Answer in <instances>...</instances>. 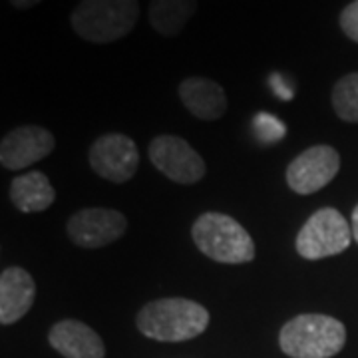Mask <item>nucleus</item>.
I'll return each instance as SVG.
<instances>
[{"label": "nucleus", "mask_w": 358, "mask_h": 358, "mask_svg": "<svg viewBox=\"0 0 358 358\" xmlns=\"http://www.w3.org/2000/svg\"><path fill=\"white\" fill-rule=\"evenodd\" d=\"M136 324L148 338L181 343L205 333L209 327V310L189 299H157L140 308Z\"/></svg>", "instance_id": "nucleus-1"}, {"label": "nucleus", "mask_w": 358, "mask_h": 358, "mask_svg": "<svg viewBox=\"0 0 358 358\" xmlns=\"http://www.w3.org/2000/svg\"><path fill=\"white\" fill-rule=\"evenodd\" d=\"M140 18L138 0H80L70 14L78 36L92 44H110L126 38Z\"/></svg>", "instance_id": "nucleus-2"}, {"label": "nucleus", "mask_w": 358, "mask_h": 358, "mask_svg": "<svg viewBox=\"0 0 358 358\" xmlns=\"http://www.w3.org/2000/svg\"><path fill=\"white\" fill-rule=\"evenodd\" d=\"M195 247L211 261L225 265H243L255 259V243L243 225L225 213L207 211L192 227Z\"/></svg>", "instance_id": "nucleus-3"}, {"label": "nucleus", "mask_w": 358, "mask_h": 358, "mask_svg": "<svg viewBox=\"0 0 358 358\" xmlns=\"http://www.w3.org/2000/svg\"><path fill=\"white\" fill-rule=\"evenodd\" d=\"M346 343V329L329 315H299L285 322L279 334L281 350L291 358H333Z\"/></svg>", "instance_id": "nucleus-4"}, {"label": "nucleus", "mask_w": 358, "mask_h": 358, "mask_svg": "<svg viewBox=\"0 0 358 358\" xmlns=\"http://www.w3.org/2000/svg\"><path fill=\"white\" fill-rule=\"evenodd\" d=\"M350 241L352 229L343 213L334 207H322L305 221L294 239V247L303 259L319 261L346 251Z\"/></svg>", "instance_id": "nucleus-5"}, {"label": "nucleus", "mask_w": 358, "mask_h": 358, "mask_svg": "<svg viewBox=\"0 0 358 358\" xmlns=\"http://www.w3.org/2000/svg\"><path fill=\"white\" fill-rule=\"evenodd\" d=\"M128 229L124 213L110 207H86L76 211L66 223L70 241L82 249H100L115 243Z\"/></svg>", "instance_id": "nucleus-6"}, {"label": "nucleus", "mask_w": 358, "mask_h": 358, "mask_svg": "<svg viewBox=\"0 0 358 358\" xmlns=\"http://www.w3.org/2000/svg\"><path fill=\"white\" fill-rule=\"evenodd\" d=\"M150 159L159 173L179 185H193L205 176V162L189 145V141L178 136H157L148 148Z\"/></svg>", "instance_id": "nucleus-7"}, {"label": "nucleus", "mask_w": 358, "mask_h": 358, "mask_svg": "<svg viewBox=\"0 0 358 358\" xmlns=\"http://www.w3.org/2000/svg\"><path fill=\"white\" fill-rule=\"evenodd\" d=\"M88 162L96 176L112 183H126L140 167V152L128 136L103 134L92 143Z\"/></svg>", "instance_id": "nucleus-8"}, {"label": "nucleus", "mask_w": 358, "mask_h": 358, "mask_svg": "<svg viewBox=\"0 0 358 358\" xmlns=\"http://www.w3.org/2000/svg\"><path fill=\"white\" fill-rule=\"evenodd\" d=\"M341 169V155L333 145H313L287 167V185L299 195H310L327 187Z\"/></svg>", "instance_id": "nucleus-9"}, {"label": "nucleus", "mask_w": 358, "mask_h": 358, "mask_svg": "<svg viewBox=\"0 0 358 358\" xmlns=\"http://www.w3.org/2000/svg\"><path fill=\"white\" fill-rule=\"evenodd\" d=\"M56 148L50 129L40 126H20L8 131L0 141V164L4 169L18 171L30 167Z\"/></svg>", "instance_id": "nucleus-10"}, {"label": "nucleus", "mask_w": 358, "mask_h": 358, "mask_svg": "<svg viewBox=\"0 0 358 358\" xmlns=\"http://www.w3.org/2000/svg\"><path fill=\"white\" fill-rule=\"evenodd\" d=\"M178 94L185 110L201 120V122H215L227 112V94L215 80L203 76H189L181 80Z\"/></svg>", "instance_id": "nucleus-11"}, {"label": "nucleus", "mask_w": 358, "mask_h": 358, "mask_svg": "<svg viewBox=\"0 0 358 358\" xmlns=\"http://www.w3.org/2000/svg\"><path fill=\"white\" fill-rule=\"evenodd\" d=\"M52 348L64 358H103L106 346L100 334L82 320L66 319L56 322L48 334Z\"/></svg>", "instance_id": "nucleus-12"}, {"label": "nucleus", "mask_w": 358, "mask_h": 358, "mask_svg": "<svg viewBox=\"0 0 358 358\" xmlns=\"http://www.w3.org/2000/svg\"><path fill=\"white\" fill-rule=\"evenodd\" d=\"M36 282L22 267H8L0 275V322L14 324L32 308Z\"/></svg>", "instance_id": "nucleus-13"}, {"label": "nucleus", "mask_w": 358, "mask_h": 358, "mask_svg": "<svg viewBox=\"0 0 358 358\" xmlns=\"http://www.w3.org/2000/svg\"><path fill=\"white\" fill-rule=\"evenodd\" d=\"M10 201L22 213H40L56 201V189L52 187L46 173L28 171L24 176L13 179Z\"/></svg>", "instance_id": "nucleus-14"}, {"label": "nucleus", "mask_w": 358, "mask_h": 358, "mask_svg": "<svg viewBox=\"0 0 358 358\" xmlns=\"http://www.w3.org/2000/svg\"><path fill=\"white\" fill-rule=\"evenodd\" d=\"M197 0H152L150 24L164 38H173L197 13Z\"/></svg>", "instance_id": "nucleus-15"}, {"label": "nucleus", "mask_w": 358, "mask_h": 358, "mask_svg": "<svg viewBox=\"0 0 358 358\" xmlns=\"http://www.w3.org/2000/svg\"><path fill=\"white\" fill-rule=\"evenodd\" d=\"M331 102L343 122L358 124V72L346 74L334 84Z\"/></svg>", "instance_id": "nucleus-16"}, {"label": "nucleus", "mask_w": 358, "mask_h": 358, "mask_svg": "<svg viewBox=\"0 0 358 358\" xmlns=\"http://www.w3.org/2000/svg\"><path fill=\"white\" fill-rule=\"evenodd\" d=\"M253 128H255L259 140L265 141V143H273V141H279L285 138V124L281 120H277L275 115L265 114V112L255 115Z\"/></svg>", "instance_id": "nucleus-17"}, {"label": "nucleus", "mask_w": 358, "mask_h": 358, "mask_svg": "<svg viewBox=\"0 0 358 358\" xmlns=\"http://www.w3.org/2000/svg\"><path fill=\"white\" fill-rule=\"evenodd\" d=\"M338 24L348 38L358 44V0H352L338 16Z\"/></svg>", "instance_id": "nucleus-18"}, {"label": "nucleus", "mask_w": 358, "mask_h": 358, "mask_svg": "<svg viewBox=\"0 0 358 358\" xmlns=\"http://www.w3.org/2000/svg\"><path fill=\"white\" fill-rule=\"evenodd\" d=\"M271 86L275 90L277 96H281L282 100H291L293 96V88L291 86H285V80L281 76H273L271 78Z\"/></svg>", "instance_id": "nucleus-19"}, {"label": "nucleus", "mask_w": 358, "mask_h": 358, "mask_svg": "<svg viewBox=\"0 0 358 358\" xmlns=\"http://www.w3.org/2000/svg\"><path fill=\"white\" fill-rule=\"evenodd\" d=\"M8 2L13 4L14 8H18V10H28V8L38 6L42 0H8Z\"/></svg>", "instance_id": "nucleus-20"}, {"label": "nucleus", "mask_w": 358, "mask_h": 358, "mask_svg": "<svg viewBox=\"0 0 358 358\" xmlns=\"http://www.w3.org/2000/svg\"><path fill=\"white\" fill-rule=\"evenodd\" d=\"M350 229H352V239L358 243V205L352 211V221H350Z\"/></svg>", "instance_id": "nucleus-21"}]
</instances>
